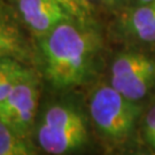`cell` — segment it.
<instances>
[{
  "label": "cell",
  "mask_w": 155,
  "mask_h": 155,
  "mask_svg": "<svg viewBox=\"0 0 155 155\" xmlns=\"http://www.w3.org/2000/svg\"><path fill=\"white\" fill-rule=\"evenodd\" d=\"M17 7L24 23L40 37L60 23L75 20L55 0H17Z\"/></svg>",
  "instance_id": "6"
},
{
  "label": "cell",
  "mask_w": 155,
  "mask_h": 155,
  "mask_svg": "<svg viewBox=\"0 0 155 155\" xmlns=\"http://www.w3.org/2000/svg\"><path fill=\"white\" fill-rule=\"evenodd\" d=\"M87 1H94V0H87ZM100 1H106V2H110V1H114V0H100Z\"/></svg>",
  "instance_id": "14"
},
{
  "label": "cell",
  "mask_w": 155,
  "mask_h": 155,
  "mask_svg": "<svg viewBox=\"0 0 155 155\" xmlns=\"http://www.w3.org/2000/svg\"><path fill=\"white\" fill-rule=\"evenodd\" d=\"M27 53V45L15 21L0 7V56L20 60Z\"/></svg>",
  "instance_id": "7"
},
{
  "label": "cell",
  "mask_w": 155,
  "mask_h": 155,
  "mask_svg": "<svg viewBox=\"0 0 155 155\" xmlns=\"http://www.w3.org/2000/svg\"><path fill=\"white\" fill-rule=\"evenodd\" d=\"M153 21H155V4H141L127 13L122 24L124 31L132 36Z\"/></svg>",
  "instance_id": "10"
},
{
  "label": "cell",
  "mask_w": 155,
  "mask_h": 155,
  "mask_svg": "<svg viewBox=\"0 0 155 155\" xmlns=\"http://www.w3.org/2000/svg\"><path fill=\"white\" fill-rule=\"evenodd\" d=\"M66 9L72 18L82 23H86L92 14V7L87 0H55Z\"/></svg>",
  "instance_id": "11"
},
{
  "label": "cell",
  "mask_w": 155,
  "mask_h": 155,
  "mask_svg": "<svg viewBox=\"0 0 155 155\" xmlns=\"http://www.w3.org/2000/svg\"><path fill=\"white\" fill-rule=\"evenodd\" d=\"M140 4H155V0H138Z\"/></svg>",
  "instance_id": "13"
},
{
  "label": "cell",
  "mask_w": 155,
  "mask_h": 155,
  "mask_svg": "<svg viewBox=\"0 0 155 155\" xmlns=\"http://www.w3.org/2000/svg\"><path fill=\"white\" fill-rule=\"evenodd\" d=\"M152 147H153V148H154V150H155V143H154V144H153V145H152Z\"/></svg>",
  "instance_id": "15"
},
{
  "label": "cell",
  "mask_w": 155,
  "mask_h": 155,
  "mask_svg": "<svg viewBox=\"0 0 155 155\" xmlns=\"http://www.w3.org/2000/svg\"><path fill=\"white\" fill-rule=\"evenodd\" d=\"M144 136L146 141L152 145L155 141V105L150 107L144 117Z\"/></svg>",
  "instance_id": "12"
},
{
  "label": "cell",
  "mask_w": 155,
  "mask_h": 155,
  "mask_svg": "<svg viewBox=\"0 0 155 155\" xmlns=\"http://www.w3.org/2000/svg\"><path fill=\"white\" fill-rule=\"evenodd\" d=\"M39 146L48 154H68L87 141V127L82 113L71 105L54 104L45 109L37 130Z\"/></svg>",
  "instance_id": "2"
},
{
  "label": "cell",
  "mask_w": 155,
  "mask_h": 155,
  "mask_svg": "<svg viewBox=\"0 0 155 155\" xmlns=\"http://www.w3.org/2000/svg\"><path fill=\"white\" fill-rule=\"evenodd\" d=\"M38 99V78L32 70L27 69L9 94L0 102V121L28 139L37 115Z\"/></svg>",
  "instance_id": "5"
},
{
  "label": "cell",
  "mask_w": 155,
  "mask_h": 155,
  "mask_svg": "<svg viewBox=\"0 0 155 155\" xmlns=\"http://www.w3.org/2000/svg\"><path fill=\"white\" fill-rule=\"evenodd\" d=\"M90 116L104 138L122 143L130 137L140 115V107L111 85H101L91 94Z\"/></svg>",
  "instance_id": "3"
},
{
  "label": "cell",
  "mask_w": 155,
  "mask_h": 155,
  "mask_svg": "<svg viewBox=\"0 0 155 155\" xmlns=\"http://www.w3.org/2000/svg\"><path fill=\"white\" fill-rule=\"evenodd\" d=\"M110 85L127 99L141 100L155 85V60L139 52L120 54L111 64Z\"/></svg>",
  "instance_id": "4"
},
{
  "label": "cell",
  "mask_w": 155,
  "mask_h": 155,
  "mask_svg": "<svg viewBox=\"0 0 155 155\" xmlns=\"http://www.w3.org/2000/svg\"><path fill=\"white\" fill-rule=\"evenodd\" d=\"M35 148L28 139L0 121V155H31Z\"/></svg>",
  "instance_id": "8"
},
{
  "label": "cell",
  "mask_w": 155,
  "mask_h": 155,
  "mask_svg": "<svg viewBox=\"0 0 155 155\" xmlns=\"http://www.w3.org/2000/svg\"><path fill=\"white\" fill-rule=\"evenodd\" d=\"M99 50V38L85 23L68 20L41 37L44 72L55 89L67 90L86 81Z\"/></svg>",
  "instance_id": "1"
},
{
  "label": "cell",
  "mask_w": 155,
  "mask_h": 155,
  "mask_svg": "<svg viewBox=\"0 0 155 155\" xmlns=\"http://www.w3.org/2000/svg\"><path fill=\"white\" fill-rule=\"evenodd\" d=\"M27 69L13 56H0V102L9 94Z\"/></svg>",
  "instance_id": "9"
}]
</instances>
